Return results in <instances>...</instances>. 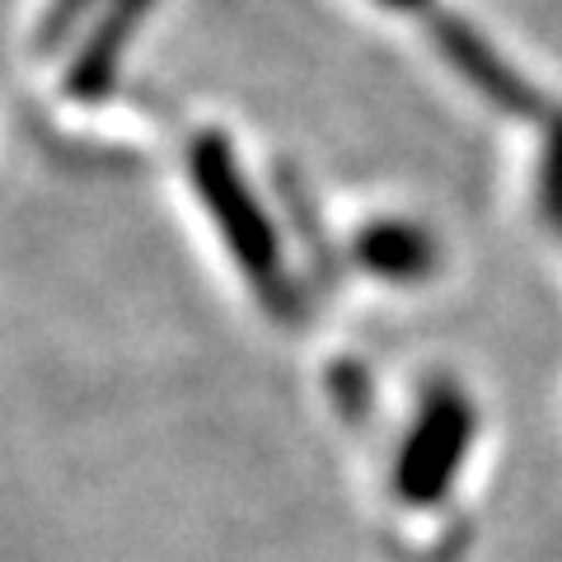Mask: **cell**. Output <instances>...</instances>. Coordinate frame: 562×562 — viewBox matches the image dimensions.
<instances>
[{
    "label": "cell",
    "instance_id": "2",
    "mask_svg": "<svg viewBox=\"0 0 562 562\" xmlns=\"http://www.w3.org/2000/svg\"><path fill=\"white\" fill-rule=\"evenodd\" d=\"M479 413L473 398L454 380H431L417 398L413 427L403 436V450L394 460V492L408 506H436L450 497L454 479L469 460Z\"/></svg>",
    "mask_w": 562,
    "mask_h": 562
},
{
    "label": "cell",
    "instance_id": "3",
    "mask_svg": "<svg viewBox=\"0 0 562 562\" xmlns=\"http://www.w3.org/2000/svg\"><path fill=\"white\" fill-rule=\"evenodd\" d=\"M160 0H103L94 24L85 29V38L76 43L66 61V76H61V90L66 99L76 103H103L117 80H122V61L136 43V29L150 20Z\"/></svg>",
    "mask_w": 562,
    "mask_h": 562
},
{
    "label": "cell",
    "instance_id": "1",
    "mask_svg": "<svg viewBox=\"0 0 562 562\" xmlns=\"http://www.w3.org/2000/svg\"><path fill=\"white\" fill-rule=\"evenodd\" d=\"M188 179L198 188L202 211L216 225L221 244L231 249L239 277L249 281L258 305L272 314L277 324H301L305 319V291L295 286V277L281 254L277 221L268 206L258 202L249 173L239 169L235 140L225 132H198L188 140Z\"/></svg>",
    "mask_w": 562,
    "mask_h": 562
},
{
    "label": "cell",
    "instance_id": "7",
    "mask_svg": "<svg viewBox=\"0 0 562 562\" xmlns=\"http://www.w3.org/2000/svg\"><path fill=\"white\" fill-rule=\"evenodd\" d=\"M277 188H281V206H286V216L295 221V239H301L310 249V258H314V272L333 281V249H328V239L319 231V216H314L310 192L295 183V173H286V169L277 173Z\"/></svg>",
    "mask_w": 562,
    "mask_h": 562
},
{
    "label": "cell",
    "instance_id": "5",
    "mask_svg": "<svg viewBox=\"0 0 562 562\" xmlns=\"http://www.w3.org/2000/svg\"><path fill=\"white\" fill-rule=\"evenodd\" d=\"M351 258H357L361 272H371L380 281H394V286H413V281H427L441 268V244L427 225L417 221H366L357 239H351Z\"/></svg>",
    "mask_w": 562,
    "mask_h": 562
},
{
    "label": "cell",
    "instance_id": "4",
    "mask_svg": "<svg viewBox=\"0 0 562 562\" xmlns=\"http://www.w3.org/2000/svg\"><path fill=\"white\" fill-rule=\"evenodd\" d=\"M427 33H431L436 52H441V57H446L454 70H460V76H464L487 103H497L506 117H535V113H539V94L530 90V80H525L512 61H502L497 47H492L473 24H464L460 14H450V10L431 14Z\"/></svg>",
    "mask_w": 562,
    "mask_h": 562
},
{
    "label": "cell",
    "instance_id": "8",
    "mask_svg": "<svg viewBox=\"0 0 562 562\" xmlns=\"http://www.w3.org/2000/svg\"><path fill=\"white\" fill-rule=\"evenodd\" d=\"M539 202H543V216H549V225L562 235V113L549 122V136H543Z\"/></svg>",
    "mask_w": 562,
    "mask_h": 562
},
{
    "label": "cell",
    "instance_id": "9",
    "mask_svg": "<svg viewBox=\"0 0 562 562\" xmlns=\"http://www.w3.org/2000/svg\"><path fill=\"white\" fill-rule=\"evenodd\" d=\"M328 390H333V398H338V408H342L351 422H361L366 413H371L375 390H371V375H366L361 366L338 361V366L328 371Z\"/></svg>",
    "mask_w": 562,
    "mask_h": 562
},
{
    "label": "cell",
    "instance_id": "6",
    "mask_svg": "<svg viewBox=\"0 0 562 562\" xmlns=\"http://www.w3.org/2000/svg\"><path fill=\"white\" fill-rule=\"evenodd\" d=\"M103 0H47L38 29H33V52L38 57H57V52H76V38L94 24Z\"/></svg>",
    "mask_w": 562,
    "mask_h": 562
}]
</instances>
